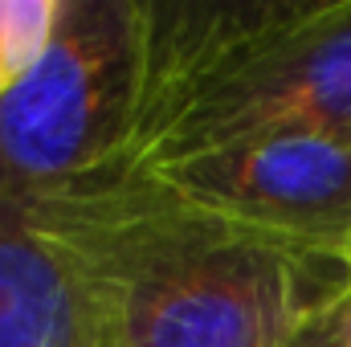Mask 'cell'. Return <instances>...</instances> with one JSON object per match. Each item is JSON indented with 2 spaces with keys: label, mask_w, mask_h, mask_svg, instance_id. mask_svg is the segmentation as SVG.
Here are the masks:
<instances>
[{
  "label": "cell",
  "mask_w": 351,
  "mask_h": 347,
  "mask_svg": "<svg viewBox=\"0 0 351 347\" xmlns=\"http://www.w3.org/2000/svg\"><path fill=\"white\" fill-rule=\"evenodd\" d=\"M21 204L82 274L110 347H286L351 294L343 254L200 213L152 176Z\"/></svg>",
  "instance_id": "cell-1"
},
{
  "label": "cell",
  "mask_w": 351,
  "mask_h": 347,
  "mask_svg": "<svg viewBox=\"0 0 351 347\" xmlns=\"http://www.w3.org/2000/svg\"><path fill=\"white\" fill-rule=\"evenodd\" d=\"M254 135L351 143V0H143V102L123 176Z\"/></svg>",
  "instance_id": "cell-2"
},
{
  "label": "cell",
  "mask_w": 351,
  "mask_h": 347,
  "mask_svg": "<svg viewBox=\"0 0 351 347\" xmlns=\"http://www.w3.org/2000/svg\"><path fill=\"white\" fill-rule=\"evenodd\" d=\"M143 102V0H62L37 70L0 98V184L25 200L119 180Z\"/></svg>",
  "instance_id": "cell-3"
},
{
  "label": "cell",
  "mask_w": 351,
  "mask_h": 347,
  "mask_svg": "<svg viewBox=\"0 0 351 347\" xmlns=\"http://www.w3.org/2000/svg\"><path fill=\"white\" fill-rule=\"evenodd\" d=\"M152 176L200 213L265 237L348 258L351 143L323 135H254Z\"/></svg>",
  "instance_id": "cell-4"
},
{
  "label": "cell",
  "mask_w": 351,
  "mask_h": 347,
  "mask_svg": "<svg viewBox=\"0 0 351 347\" xmlns=\"http://www.w3.org/2000/svg\"><path fill=\"white\" fill-rule=\"evenodd\" d=\"M0 347H110L74 261L0 184Z\"/></svg>",
  "instance_id": "cell-5"
},
{
  "label": "cell",
  "mask_w": 351,
  "mask_h": 347,
  "mask_svg": "<svg viewBox=\"0 0 351 347\" xmlns=\"http://www.w3.org/2000/svg\"><path fill=\"white\" fill-rule=\"evenodd\" d=\"M62 21V0H0V98L45 58Z\"/></svg>",
  "instance_id": "cell-6"
},
{
  "label": "cell",
  "mask_w": 351,
  "mask_h": 347,
  "mask_svg": "<svg viewBox=\"0 0 351 347\" xmlns=\"http://www.w3.org/2000/svg\"><path fill=\"white\" fill-rule=\"evenodd\" d=\"M286 347H351V294L311 315Z\"/></svg>",
  "instance_id": "cell-7"
},
{
  "label": "cell",
  "mask_w": 351,
  "mask_h": 347,
  "mask_svg": "<svg viewBox=\"0 0 351 347\" xmlns=\"http://www.w3.org/2000/svg\"><path fill=\"white\" fill-rule=\"evenodd\" d=\"M348 265H351V241H348Z\"/></svg>",
  "instance_id": "cell-8"
}]
</instances>
